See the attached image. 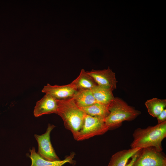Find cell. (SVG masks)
<instances>
[{
	"mask_svg": "<svg viewBox=\"0 0 166 166\" xmlns=\"http://www.w3.org/2000/svg\"><path fill=\"white\" fill-rule=\"evenodd\" d=\"M132 136L131 148L153 147L162 151V142L166 137V121L145 128H138L134 131Z\"/></svg>",
	"mask_w": 166,
	"mask_h": 166,
	"instance_id": "6da1fadb",
	"label": "cell"
},
{
	"mask_svg": "<svg viewBox=\"0 0 166 166\" xmlns=\"http://www.w3.org/2000/svg\"><path fill=\"white\" fill-rule=\"evenodd\" d=\"M57 101V114L62 119L65 128L71 132L76 140L85 114L77 106L72 97Z\"/></svg>",
	"mask_w": 166,
	"mask_h": 166,
	"instance_id": "7a4b0ae2",
	"label": "cell"
},
{
	"mask_svg": "<svg viewBox=\"0 0 166 166\" xmlns=\"http://www.w3.org/2000/svg\"><path fill=\"white\" fill-rule=\"evenodd\" d=\"M108 108L110 113L105 121L109 129L118 128L124 121L134 120L141 113L140 111L117 97H114L108 106Z\"/></svg>",
	"mask_w": 166,
	"mask_h": 166,
	"instance_id": "3957f363",
	"label": "cell"
},
{
	"mask_svg": "<svg viewBox=\"0 0 166 166\" xmlns=\"http://www.w3.org/2000/svg\"><path fill=\"white\" fill-rule=\"evenodd\" d=\"M109 130L104 119L85 114L82 127L75 140L81 141L101 135Z\"/></svg>",
	"mask_w": 166,
	"mask_h": 166,
	"instance_id": "277c9868",
	"label": "cell"
},
{
	"mask_svg": "<svg viewBox=\"0 0 166 166\" xmlns=\"http://www.w3.org/2000/svg\"><path fill=\"white\" fill-rule=\"evenodd\" d=\"M132 166H166V157L162 151L153 147L141 149Z\"/></svg>",
	"mask_w": 166,
	"mask_h": 166,
	"instance_id": "5b68a950",
	"label": "cell"
},
{
	"mask_svg": "<svg viewBox=\"0 0 166 166\" xmlns=\"http://www.w3.org/2000/svg\"><path fill=\"white\" fill-rule=\"evenodd\" d=\"M55 127L54 125L49 124L44 133L34 135L38 144L37 153L44 159L50 161L60 160L55 153L50 140V133Z\"/></svg>",
	"mask_w": 166,
	"mask_h": 166,
	"instance_id": "8992f818",
	"label": "cell"
},
{
	"mask_svg": "<svg viewBox=\"0 0 166 166\" xmlns=\"http://www.w3.org/2000/svg\"><path fill=\"white\" fill-rule=\"evenodd\" d=\"M86 72L93 78L97 85L113 91L116 89L117 81L115 73L109 67L107 69L102 70L92 69Z\"/></svg>",
	"mask_w": 166,
	"mask_h": 166,
	"instance_id": "52a82bcc",
	"label": "cell"
},
{
	"mask_svg": "<svg viewBox=\"0 0 166 166\" xmlns=\"http://www.w3.org/2000/svg\"><path fill=\"white\" fill-rule=\"evenodd\" d=\"M77 90L70 83L65 85H51L48 83L42 91L51 95L56 100H62L72 97Z\"/></svg>",
	"mask_w": 166,
	"mask_h": 166,
	"instance_id": "ba28073f",
	"label": "cell"
},
{
	"mask_svg": "<svg viewBox=\"0 0 166 166\" xmlns=\"http://www.w3.org/2000/svg\"><path fill=\"white\" fill-rule=\"evenodd\" d=\"M57 100L48 94L45 95L36 103L34 114L36 117L52 113L57 114Z\"/></svg>",
	"mask_w": 166,
	"mask_h": 166,
	"instance_id": "9c48e42d",
	"label": "cell"
},
{
	"mask_svg": "<svg viewBox=\"0 0 166 166\" xmlns=\"http://www.w3.org/2000/svg\"><path fill=\"white\" fill-rule=\"evenodd\" d=\"M30 154L29 157L31 160V166H62L66 163L72 164L75 154L72 152L62 160L50 161L45 160L41 157L36 152L34 147L30 150Z\"/></svg>",
	"mask_w": 166,
	"mask_h": 166,
	"instance_id": "30bf717a",
	"label": "cell"
},
{
	"mask_svg": "<svg viewBox=\"0 0 166 166\" xmlns=\"http://www.w3.org/2000/svg\"><path fill=\"white\" fill-rule=\"evenodd\" d=\"M142 148H131L116 152L112 156L108 166H125L129 159Z\"/></svg>",
	"mask_w": 166,
	"mask_h": 166,
	"instance_id": "8fae6325",
	"label": "cell"
},
{
	"mask_svg": "<svg viewBox=\"0 0 166 166\" xmlns=\"http://www.w3.org/2000/svg\"><path fill=\"white\" fill-rule=\"evenodd\" d=\"M70 84L77 91L91 90L97 85L93 78L88 74L84 69L81 70L78 77Z\"/></svg>",
	"mask_w": 166,
	"mask_h": 166,
	"instance_id": "7c38bea8",
	"label": "cell"
},
{
	"mask_svg": "<svg viewBox=\"0 0 166 166\" xmlns=\"http://www.w3.org/2000/svg\"><path fill=\"white\" fill-rule=\"evenodd\" d=\"M91 90L97 102L107 106L114 98L113 91L109 89L97 85Z\"/></svg>",
	"mask_w": 166,
	"mask_h": 166,
	"instance_id": "4fadbf2b",
	"label": "cell"
},
{
	"mask_svg": "<svg viewBox=\"0 0 166 166\" xmlns=\"http://www.w3.org/2000/svg\"><path fill=\"white\" fill-rule=\"evenodd\" d=\"M72 98L79 108L89 106L97 102L90 89L77 90Z\"/></svg>",
	"mask_w": 166,
	"mask_h": 166,
	"instance_id": "5bb4252c",
	"label": "cell"
},
{
	"mask_svg": "<svg viewBox=\"0 0 166 166\" xmlns=\"http://www.w3.org/2000/svg\"><path fill=\"white\" fill-rule=\"evenodd\" d=\"M80 108L86 114L104 119L110 113L108 106L98 102L89 106Z\"/></svg>",
	"mask_w": 166,
	"mask_h": 166,
	"instance_id": "9a60e30c",
	"label": "cell"
},
{
	"mask_svg": "<svg viewBox=\"0 0 166 166\" xmlns=\"http://www.w3.org/2000/svg\"><path fill=\"white\" fill-rule=\"evenodd\" d=\"M149 114L156 117L166 106V100L154 98L147 100L145 103Z\"/></svg>",
	"mask_w": 166,
	"mask_h": 166,
	"instance_id": "2e32d148",
	"label": "cell"
},
{
	"mask_svg": "<svg viewBox=\"0 0 166 166\" xmlns=\"http://www.w3.org/2000/svg\"><path fill=\"white\" fill-rule=\"evenodd\" d=\"M158 124H160L166 121V109H164L156 117Z\"/></svg>",
	"mask_w": 166,
	"mask_h": 166,
	"instance_id": "e0dca14e",
	"label": "cell"
},
{
	"mask_svg": "<svg viewBox=\"0 0 166 166\" xmlns=\"http://www.w3.org/2000/svg\"><path fill=\"white\" fill-rule=\"evenodd\" d=\"M138 152L132 157V159L130 160L127 163L126 165L125 166H132L137 156Z\"/></svg>",
	"mask_w": 166,
	"mask_h": 166,
	"instance_id": "ac0fdd59",
	"label": "cell"
}]
</instances>
